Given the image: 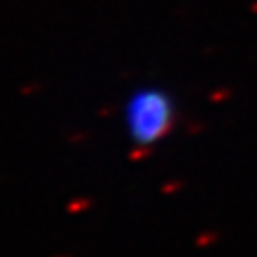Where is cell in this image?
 <instances>
[{
	"instance_id": "1",
	"label": "cell",
	"mask_w": 257,
	"mask_h": 257,
	"mask_svg": "<svg viewBox=\"0 0 257 257\" xmlns=\"http://www.w3.org/2000/svg\"><path fill=\"white\" fill-rule=\"evenodd\" d=\"M121 119L127 140L136 148H152L174 132L178 103L166 87L138 85L123 101Z\"/></svg>"
}]
</instances>
